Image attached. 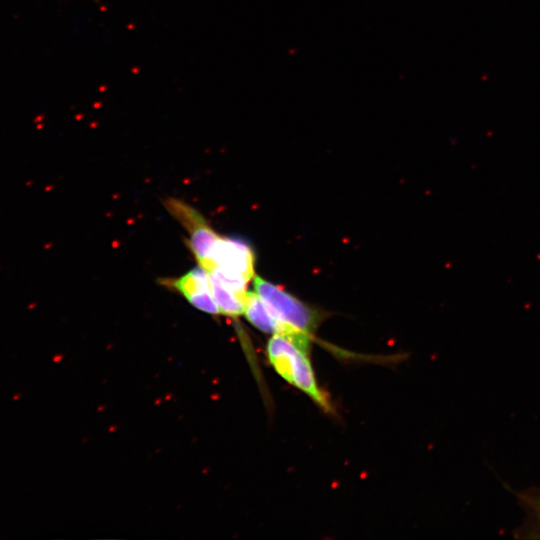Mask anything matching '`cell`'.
<instances>
[{
  "instance_id": "6da1fadb",
  "label": "cell",
  "mask_w": 540,
  "mask_h": 540,
  "mask_svg": "<svg viewBox=\"0 0 540 540\" xmlns=\"http://www.w3.org/2000/svg\"><path fill=\"white\" fill-rule=\"evenodd\" d=\"M311 346L309 340L273 334L267 343L268 361L287 383L306 394L324 411L330 412L329 396L319 386L310 360Z\"/></svg>"
},
{
  "instance_id": "7a4b0ae2",
  "label": "cell",
  "mask_w": 540,
  "mask_h": 540,
  "mask_svg": "<svg viewBox=\"0 0 540 540\" xmlns=\"http://www.w3.org/2000/svg\"><path fill=\"white\" fill-rule=\"evenodd\" d=\"M253 284L255 292L280 323V334L313 341L317 328L324 320V311L310 306L281 286L260 276L255 275Z\"/></svg>"
},
{
  "instance_id": "3957f363",
  "label": "cell",
  "mask_w": 540,
  "mask_h": 540,
  "mask_svg": "<svg viewBox=\"0 0 540 540\" xmlns=\"http://www.w3.org/2000/svg\"><path fill=\"white\" fill-rule=\"evenodd\" d=\"M202 268L223 286L246 292L247 284L255 277L254 252L243 241L220 236Z\"/></svg>"
},
{
  "instance_id": "277c9868",
  "label": "cell",
  "mask_w": 540,
  "mask_h": 540,
  "mask_svg": "<svg viewBox=\"0 0 540 540\" xmlns=\"http://www.w3.org/2000/svg\"><path fill=\"white\" fill-rule=\"evenodd\" d=\"M165 206L188 232V246L200 267H203L209 261L212 249L220 235L210 226L204 216L189 204L169 198L165 201Z\"/></svg>"
},
{
  "instance_id": "5b68a950",
  "label": "cell",
  "mask_w": 540,
  "mask_h": 540,
  "mask_svg": "<svg viewBox=\"0 0 540 540\" xmlns=\"http://www.w3.org/2000/svg\"><path fill=\"white\" fill-rule=\"evenodd\" d=\"M166 285L180 292L195 308L209 314H220L212 294L209 275L202 267L194 268L179 278L170 279Z\"/></svg>"
},
{
  "instance_id": "8992f818",
  "label": "cell",
  "mask_w": 540,
  "mask_h": 540,
  "mask_svg": "<svg viewBox=\"0 0 540 540\" xmlns=\"http://www.w3.org/2000/svg\"><path fill=\"white\" fill-rule=\"evenodd\" d=\"M244 316L257 329L264 333L280 334L282 327L272 316L261 297L255 292H247Z\"/></svg>"
},
{
  "instance_id": "52a82bcc",
  "label": "cell",
  "mask_w": 540,
  "mask_h": 540,
  "mask_svg": "<svg viewBox=\"0 0 540 540\" xmlns=\"http://www.w3.org/2000/svg\"><path fill=\"white\" fill-rule=\"evenodd\" d=\"M210 281L212 294L220 314L232 317L244 314L245 300L248 291H234L223 286L212 278H210Z\"/></svg>"
},
{
  "instance_id": "ba28073f",
  "label": "cell",
  "mask_w": 540,
  "mask_h": 540,
  "mask_svg": "<svg viewBox=\"0 0 540 540\" xmlns=\"http://www.w3.org/2000/svg\"><path fill=\"white\" fill-rule=\"evenodd\" d=\"M519 499L532 512V516L535 519L536 531L539 532L540 536V494L536 492H524L519 494Z\"/></svg>"
}]
</instances>
